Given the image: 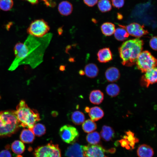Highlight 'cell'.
Listing matches in <instances>:
<instances>
[{
	"mask_svg": "<svg viewBox=\"0 0 157 157\" xmlns=\"http://www.w3.org/2000/svg\"><path fill=\"white\" fill-rule=\"evenodd\" d=\"M40 44L36 38L30 35L24 43L16 44L14 49L15 58L8 70L13 71L22 65L35 67L41 61Z\"/></svg>",
	"mask_w": 157,
	"mask_h": 157,
	"instance_id": "cell-1",
	"label": "cell"
},
{
	"mask_svg": "<svg viewBox=\"0 0 157 157\" xmlns=\"http://www.w3.org/2000/svg\"><path fill=\"white\" fill-rule=\"evenodd\" d=\"M143 44V40L138 38L123 42L119 49L122 64L129 67L135 64L138 56L142 51Z\"/></svg>",
	"mask_w": 157,
	"mask_h": 157,
	"instance_id": "cell-2",
	"label": "cell"
},
{
	"mask_svg": "<svg viewBox=\"0 0 157 157\" xmlns=\"http://www.w3.org/2000/svg\"><path fill=\"white\" fill-rule=\"evenodd\" d=\"M15 111L20 127L31 129L36 122L40 120L37 110L30 108L24 100L20 101Z\"/></svg>",
	"mask_w": 157,
	"mask_h": 157,
	"instance_id": "cell-3",
	"label": "cell"
},
{
	"mask_svg": "<svg viewBox=\"0 0 157 157\" xmlns=\"http://www.w3.org/2000/svg\"><path fill=\"white\" fill-rule=\"evenodd\" d=\"M19 127L15 111L0 112V138L10 136Z\"/></svg>",
	"mask_w": 157,
	"mask_h": 157,
	"instance_id": "cell-4",
	"label": "cell"
},
{
	"mask_svg": "<svg viewBox=\"0 0 157 157\" xmlns=\"http://www.w3.org/2000/svg\"><path fill=\"white\" fill-rule=\"evenodd\" d=\"M135 63L137 68L142 73H145L156 67L157 60L149 51H144L139 54Z\"/></svg>",
	"mask_w": 157,
	"mask_h": 157,
	"instance_id": "cell-5",
	"label": "cell"
},
{
	"mask_svg": "<svg viewBox=\"0 0 157 157\" xmlns=\"http://www.w3.org/2000/svg\"><path fill=\"white\" fill-rule=\"evenodd\" d=\"M50 27L48 24L43 19L34 21L27 29V33L36 38L42 37L49 31Z\"/></svg>",
	"mask_w": 157,
	"mask_h": 157,
	"instance_id": "cell-6",
	"label": "cell"
},
{
	"mask_svg": "<svg viewBox=\"0 0 157 157\" xmlns=\"http://www.w3.org/2000/svg\"><path fill=\"white\" fill-rule=\"evenodd\" d=\"M33 154L34 157H61L58 145L51 143L37 147Z\"/></svg>",
	"mask_w": 157,
	"mask_h": 157,
	"instance_id": "cell-7",
	"label": "cell"
},
{
	"mask_svg": "<svg viewBox=\"0 0 157 157\" xmlns=\"http://www.w3.org/2000/svg\"><path fill=\"white\" fill-rule=\"evenodd\" d=\"M59 134L64 142L72 144L75 143L79 136V133L76 129L68 124L62 126L59 130Z\"/></svg>",
	"mask_w": 157,
	"mask_h": 157,
	"instance_id": "cell-8",
	"label": "cell"
},
{
	"mask_svg": "<svg viewBox=\"0 0 157 157\" xmlns=\"http://www.w3.org/2000/svg\"><path fill=\"white\" fill-rule=\"evenodd\" d=\"M82 148L83 157H107L106 150L97 144L82 146Z\"/></svg>",
	"mask_w": 157,
	"mask_h": 157,
	"instance_id": "cell-9",
	"label": "cell"
},
{
	"mask_svg": "<svg viewBox=\"0 0 157 157\" xmlns=\"http://www.w3.org/2000/svg\"><path fill=\"white\" fill-rule=\"evenodd\" d=\"M121 26L126 29L129 35L135 37H140L149 33L148 31L144 29V25L136 23H131L126 27Z\"/></svg>",
	"mask_w": 157,
	"mask_h": 157,
	"instance_id": "cell-10",
	"label": "cell"
},
{
	"mask_svg": "<svg viewBox=\"0 0 157 157\" xmlns=\"http://www.w3.org/2000/svg\"><path fill=\"white\" fill-rule=\"evenodd\" d=\"M157 82V68L156 67L149 69L145 72L141 79L142 85L148 87L149 85Z\"/></svg>",
	"mask_w": 157,
	"mask_h": 157,
	"instance_id": "cell-11",
	"label": "cell"
},
{
	"mask_svg": "<svg viewBox=\"0 0 157 157\" xmlns=\"http://www.w3.org/2000/svg\"><path fill=\"white\" fill-rule=\"evenodd\" d=\"M82 145L74 143L69 146L65 153L66 156L68 157H83Z\"/></svg>",
	"mask_w": 157,
	"mask_h": 157,
	"instance_id": "cell-12",
	"label": "cell"
},
{
	"mask_svg": "<svg viewBox=\"0 0 157 157\" xmlns=\"http://www.w3.org/2000/svg\"><path fill=\"white\" fill-rule=\"evenodd\" d=\"M73 7L72 3L67 1L61 2L58 4V10L60 14L67 16L71 14L73 11Z\"/></svg>",
	"mask_w": 157,
	"mask_h": 157,
	"instance_id": "cell-13",
	"label": "cell"
},
{
	"mask_svg": "<svg viewBox=\"0 0 157 157\" xmlns=\"http://www.w3.org/2000/svg\"><path fill=\"white\" fill-rule=\"evenodd\" d=\"M97 56V59L100 63H106L112 59V53L108 48H105L99 50Z\"/></svg>",
	"mask_w": 157,
	"mask_h": 157,
	"instance_id": "cell-14",
	"label": "cell"
},
{
	"mask_svg": "<svg viewBox=\"0 0 157 157\" xmlns=\"http://www.w3.org/2000/svg\"><path fill=\"white\" fill-rule=\"evenodd\" d=\"M106 79L110 82L116 81L119 78V72L117 68L114 67H109L107 69L105 73Z\"/></svg>",
	"mask_w": 157,
	"mask_h": 157,
	"instance_id": "cell-15",
	"label": "cell"
},
{
	"mask_svg": "<svg viewBox=\"0 0 157 157\" xmlns=\"http://www.w3.org/2000/svg\"><path fill=\"white\" fill-rule=\"evenodd\" d=\"M137 154L139 157H152L154 154V151L149 146L142 144L138 147Z\"/></svg>",
	"mask_w": 157,
	"mask_h": 157,
	"instance_id": "cell-16",
	"label": "cell"
},
{
	"mask_svg": "<svg viewBox=\"0 0 157 157\" xmlns=\"http://www.w3.org/2000/svg\"><path fill=\"white\" fill-rule=\"evenodd\" d=\"M88 113L91 119L94 122L100 119L104 115L103 110L98 106H94L90 108Z\"/></svg>",
	"mask_w": 157,
	"mask_h": 157,
	"instance_id": "cell-17",
	"label": "cell"
},
{
	"mask_svg": "<svg viewBox=\"0 0 157 157\" xmlns=\"http://www.w3.org/2000/svg\"><path fill=\"white\" fill-rule=\"evenodd\" d=\"M89 99L91 103L95 104H99L104 99V94L99 90H93L90 93Z\"/></svg>",
	"mask_w": 157,
	"mask_h": 157,
	"instance_id": "cell-18",
	"label": "cell"
},
{
	"mask_svg": "<svg viewBox=\"0 0 157 157\" xmlns=\"http://www.w3.org/2000/svg\"><path fill=\"white\" fill-rule=\"evenodd\" d=\"M115 135V131L111 127L104 125L100 132V136L105 141H108L111 140Z\"/></svg>",
	"mask_w": 157,
	"mask_h": 157,
	"instance_id": "cell-19",
	"label": "cell"
},
{
	"mask_svg": "<svg viewBox=\"0 0 157 157\" xmlns=\"http://www.w3.org/2000/svg\"><path fill=\"white\" fill-rule=\"evenodd\" d=\"M85 74L88 77L94 78L97 76L99 69L96 64L89 63L86 65L84 68Z\"/></svg>",
	"mask_w": 157,
	"mask_h": 157,
	"instance_id": "cell-20",
	"label": "cell"
},
{
	"mask_svg": "<svg viewBox=\"0 0 157 157\" xmlns=\"http://www.w3.org/2000/svg\"><path fill=\"white\" fill-rule=\"evenodd\" d=\"M20 138L23 142L31 143L34 140L35 135L32 130L29 129H24L21 132Z\"/></svg>",
	"mask_w": 157,
	"mask_h": 157,
	"instance_id": "cell-21",
	"label": "cell"
},
{
	"mask_svg": "<svg viewBox=\"0 0 157 157\" xmlns=\"http://www.w3.org/2000/svg\"><path fill=\"white\" fill-rule=\"evenodd\" d=\"M71 119L75 124L79 125L83 123L85 119L84 114L79 111H75L71 115Z\"/></svg>",
	"mask_w": 157,
	"mask_h": 157,
	"instance_id": "cell-22",
	"label": "cell"
},
{
	"mask_svg": "<svg viewBox=\"0 0 157 157\" xmlns=\"http://www.w3.org/2000/svg\"><path fill=\"white\" fill-rule=\"evenodd\" d=\"M101 29L102 33L107 36L112 35L114 34L115 29L114 24L110 22L104 23L101 25Z\"/></svg>",
	"mask_w": 157,
	"mask_h": 157,
	"instance_id": "cell-23",
	"label": "cell"
},
{
	"mask_svg": "<svg viewBox=\"0 0 157 157\" xmlns=\"http://www.w3.org/2000/svg\"><path fill=\"white\" fill-rule=\"evenodd\" d=\"M11 148L14 153L20 155L24 152L25 147L23 142L20 140H16L12 144Z\"/></svg>",
	"mask_w": 157,
	"mask_h": 157,
	"instance_id": "cell-24",
	"label": "cell"
},
{
	"mask_svg": "<svg viewBox=\"0 0 157 157\" xmlns=\"http://www.w3.org/2000/svg\"><path fill=\"white\" fill-rule=\"evenodd\" d=\"M121 27L117 28L114 33L115 38L117 40L123 41L128 37L129 34L126 29L120 25Z\"/></svg>",
	"mask_w": 157,
	"mask_h": 157,
	"instance_id": "cell-25",
	"label": "cell"
},
{
	"mask_svg": "<svg viewBox=\"0 0 157 157\" xmlns=\"http://www.w3.org/2000/svg\"><path fill=\"white\" fill-rule=\"evenodd\" d=\"M100 135L97 131L89 133L86 137L87 141L91 144H97L100 142Z\"/></svg>",
	"mask_w": 157,
	"mask_h": 157,
	"instance_id": "cell-26",
	"label": "cell"
},
{
	"mask_svg": "<svg viewBox=\"0 0 157 157\" xmlns=\"http://www.w3.org/2000/svg\"><path fill=\"white\" fill-rule=\"evenodd\" d=\"M120 89L116 84L111 83L108 84L106 88V92L109 96L114 97L117 96L119 94Z\"/></svg>",
	"mask_w": 157,
	"mask_h": 157,
	"instance_id": "cell-27",
	"label": "cell"
},
{
	"mask_svg": "<svg viewBox=\"0 0 157 157\" xmlns=\"http://www.w3.org/2000/svg\"><path fill=\"white\" fill-rule=\"evenodd\" d=\"M82 127L85 132L90 133L96 129L97 126L94 121L91 119H88L83 122Z\"/></svg>",
	"mask_w": 157,
	"mask_h": 157,
	"instance_id": "cell-28",
	"label": "cell"
},
{
	"mask_svg": "<svg viewBox=\"0 0 157 157\" xmlns=\"http://www.w3.org/2000/svg\"><path fill=\"white\" fill-rule=\"evenodd\" d=\"M97 3L98 8L102 13L109 11L112 9L111 4L109 0H99Z\"/></svg>",
	"mask_w": 157,
	"mask_h": 157,
	"instance_id": "cell-29",
	"label": "cell"
},
{
	"mask_svg": "<svg viewBox=\"0 0 157 157\" xmlns=\"http://www.w3.org/2000/svg\"><path fill=\"white\" fill-rule=\"evenodd\" d=\"M35 135L40 137L44 135L46 133V129L45 126L42 124H35L31 129Z\"/></svg>",
	"mask_w": 157,
	"mask_h": 157,
	"instance_id": "cell-30",
	"label": "cell"
},
{
	"mask_svg": "<svg viewBox=\"0 0 157 157\" xmlns=\"http://www.w3.org/2000/svg\"><path fill=\"white\" fill-rule=\"evenodd\" d=\"M126 135L124 136L123 138L128 140L130 147L133 149L135 143L138 142V139L135 137L134 133L130 131L126 132Z\"/></svg>",
	"mask_w": 157,
	"mask_h": 157,
	"instance_id": "cell-31",
	"label": "cell"
},
{
	"mask_svg": "<svg viewBox=\"0 0 157 157\" xmlns=\"http://www.w3.org/2000/svg\"><path fill=\"white\" fill-rule=\"evenodd\" d=\"M13 5V0H0V8L4 11H8Z\"/></svg>",
	"mask_w": 157,
	"mask_h": 157,
	"instance_id": "cell-32",
	"label": "cell"
},
{
	"mask_svg": "<svg viewBox=\"0 0 157 157\" xmlns=\"http://www.w3.org/2000/svg\"><path fill=\"white\" fill-rule=\"evenodd\" d=\"M113 6L115 7L119 8L122 7L124 3V0H111Z\"/></svg>",
	"mask_w": 157,
	"mask_h": 157,
	"instance_id": "cell-33",
	"label": "cell"
},
{
	"mask_svg": "<svg viewBox=\"0 0 157 157\" xmlns=\"http://www.w3.org/2000/svg\"><path fill=\"white\" fill-rule=\"evenodd\" d=\"M157 37L156 36L152 38L149 41V45L151 47L153 50H157Z\"/></svg>",
	"mask_w": 157,
	"mask_h": 157,
	"instance_id": "cell-34",
	"label": "cell"
},
{
	"mask_svg": "<svg viewBox=\"0 0 157 157\" xmlns=\"http://www.w3.org/2000/svg\"><path fill=\"white\" fill-rule=\"evenodd\" d=\"M0 157H12L11 154L8 149L3 150L0 152Z\"/></svg>",
	"mask_w": 157,
	"mask_h": 157,
	"instance_id": "cell-35",
	"label": "cell"
},
{
	"mask_svg": "<svg viewBox=\"0 0 157 157\" xmlns=\"http://www.w3.org/2000/svg\"><path fill=\"white\" fill-rule=\"evenodd\" d=\"M98 0H83L84 3L89 7H93L98 2Z\"/></svg>",
	"mask_w": 157,
	"mask_h": 157,
	"instance_id": "cell-36",
	"label": "cell"
},
{
	"mask_svg": "<svg viewBox=\"0 0 157 157\" xmlns=\"http://www.w3.org/2000/svg\"><path fill=\"white\" fill-rule=\"evenodd\" d=\"M119 142L122 147H125L127 149H130L129 142L126 139L123 138L119 140Z\"/></svg>",
	"mask_w": 157,
	"mask_h": 157,
	"instance_id": "cell-37",
	"label": "cell"
},
{
	"mask_svg": "<svg viewBox=\"0 0 157 157\" xmlns=\"http://www.w3.org/2000/svg\"><path fill=\"white\" fill-rule=\"evenodd\" d=\"M27 1L31 3L34 4L38 3L39 0H26Z\"/></svg>",
	"mask_w": 157,
	"mask_h": 157,
	"instance_id": "cell-38",
	"label": "cell"
},
{
	"mask_svg": "<svg viewBox=\"0 0 157 157\" xmlns=\"http://www.w3.org/2000/svg\"><path fill=\"white\" fill-rule=\"evenodd\" d=\"M123 18L122 15L120 13H118L117 14V18L119 20H121Z\"/></svg>",
	"mask_w": 157,
	"mask_h": 157,
	"instance_id": "cell-39",
	"label": "cell"
},
{
	"mask_svg": "<svg viewBox=\"0 0 157 157\" xmlns=\"http://www.w3.org/2000/svg\"><path fill=\"white\" fill-rule=\"evenodd\" d=\"M79 73L81 75H83L85 74L84 71L83 70H80L79 72Z\"/></svg>",
	"mask_w": 157,
	"mask_h": 157,
	"instance_id": "cell-40",
	"label": "cell"
},
{
	"mask_svg": "<svg viewBox=\"0 0 157 157\" xmlns=\"http://www.w3.org/2000/svg\"><path fill=\"white\" fill-rule=\"evenodd\" d=\"M90 108L88 107H87L85 109V110L86 112H88Z\"/></svg>",
	"mask_w": 157,
	"mask_h": 157,
	"instance_id": "cell-41",
	"label": "cell"
},
{
	"mask_svg": "<svg viewBox=\"0 0 157 157\" xmlns=\"http://www.w3.org/2000/svg\"><path fill=\"white\" fill-rule=\"evenodd\" d=\"M63 67H62V68H63L64 69H65V67L64 66H62ZM60 69L62 71L63 69H62V68L60 67Z\"/></svg>",
	"mask_w": 157,
	"mask_h": 157,
	"instance_id": "cell-42",
	"label": "cell"
}]
</instances>
